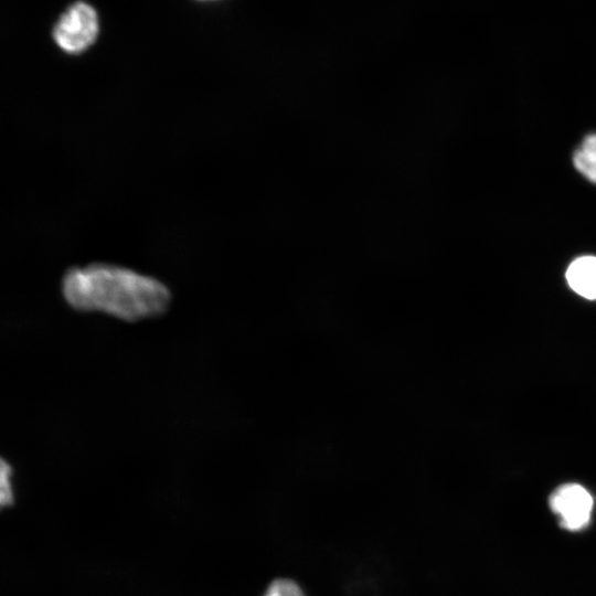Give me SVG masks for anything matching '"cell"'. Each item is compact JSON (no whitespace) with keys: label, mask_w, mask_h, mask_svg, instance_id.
Segmentation results:
<instances>
[{"label":"cell","mask_w":596,"mask_h":596,"mask_svg":"<svg viewBox=\"0 0 596 596\" xmlns=\"http://www.w3.org/2000/svg\"><path fill=\"white\" fill-rule=\"evenodd\" d=\"M62 289L77 310L100 311L129 322L159 316L171 301L169 288L160 280L105 263L67 270Z\"/></svg>","instance_id":"1"},{"label":"cell","mask_w":596,"mask_h":596,"mask_svg":"<svg viewBox=\"0 0 596 596\" xmlns=\"http://www.w3.org/2000/svg\"><path fill=\"white\" fill-rule=\"evenodd\" d=\"M99 33L96 10L84 1L71 4L58 18L53 29V39L67 54H79L91 47Z\"/></svg>","instance_id":"2"},{"label":"cell","mask_w":596,"mask_h":596,"mask_svg":"<svg viewBox=\"0 0 596 596\" xmlns=\"http://www.w3.org/2000/svg\"><path fill=\"white\" fill-rule=\"evenodd\" d=\"M593 504L590 493L577 483L561 486L550 499L551 509L561 518V525L571 531L588 524Z\"/></svg>","instance_id":"3"},{"label":"cell","mask_w":596,"mask_h":596,"mask_svg":"<svg viewBox=\"0 0 596 596\" xmlns=\"http://www.w3.org/2000/svg\"><path fill=\"white\" fill-rule=\"evenodd\" d=\"M568 286L579 296L596 299V257L584 255L575 258L565 274Z\"/></svg>","instance_id":"4"},{"label":"cell","mask_w":596,"mask_h":596,"mask_svg":"<svg viewBox=\"0 0 596 596\" xmlns=\"http://www.w3.org/2000/svg\"><path fill=\"white\" fill-rule=\"evenodd\" d=\"M576 170L596 183V134L586 136L573 153Z\"/></svg>","instance_id":"5"},{"label":"cell","mask_w":596,"mask_h":596,"mask_svg":"<svg viewBox=\"0 0 596 596\" xmlns=\"http://www.w3.org/2000/svg\"><path fill=\"white\" fill-rule=\"evenodd\" d=\"M262 596H307V594L295 579L277 577L267 585Z\"/></svg>","instance_id":"6"},{"label":"cell","mask_w":596,"mask_h":596,"mask_svg":"<svg viewBox=\"0 0 596 596\" xmlns=\"http://www.w3.org/2000/svg\"><path fill=\"white\" fill-rule=\"evenodd\" d=\"M10 476L11 468L2 458H0V508L9 505L13 501Z\"/></svg>","instance_id":"7"},{"label":"cell","mask_w":596,"mask_h":596,"mask_svg":"<svg viewBox=\"0 0 596 596\" xmlns=\"http://www.w3.org/2000/svg\"><path fill=\"white\" fill-rule=\"evenodd\" d=\"M1 509V508H0Z\"/></svg>","instance_id":"8"}]
</instances>
